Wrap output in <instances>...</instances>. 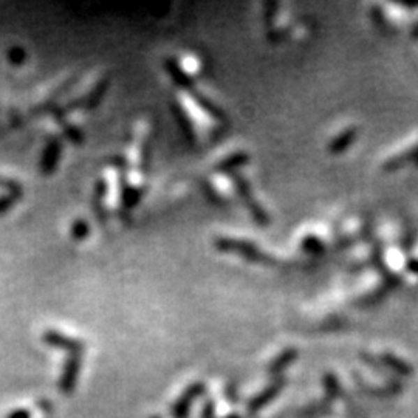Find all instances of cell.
<instances>
[{
	"label": "cell",
	"mask_w": 418,
	"mask_h": 418,
	"mask_svg": "<svg viewBox=\"0 0 418 418\" xmlns=\"http://www.w3.org/2000/svg\"><path fill=\"white\" fill-rule=\"evenodd\" d=\"M216 248L218 251H231L237 253L240 256H245L251 262H265L268 260L264 253H262L256 245H253L248 240H239V239H228V237H218L216 240Z\"/></svg>",
	"instance_id": "1"
},
{
	"label": "cell",
	"mask_w": 418,
	"mask_h": 418,
	"mask_svg": "<svg viewBox=\"0 0 418 418\" xmlns=\"http://www.w3.org/2000/svg\"><path fill=\"white\" fill-rule=\"evenodd\" d=\"M234 181H236L237 185V191L240 197L244 198V202L246 203L248 209H250V212L253 214V217L256 218V221L260 223V225H268V216L265 214V211L260 208V204L256 203V200L253 198V194H251V189H250V185H248V181L245 179H242V177H239L234 174Z\"/></svg>",
	"instance_id": "2"
},
{
	"label": "cell",
	"mask_w": 418,
	"mask_h": 418,
	"mask_svg": "<svg viewBox=\"0 0 418 418\" xmlns=\"http://www.w3.org/2000/svg\"><path fill=\"white\" fill-rule=\"evenodd\" d=\"M246 161H248V155L245 152H237V154L230 155L228 158L222 160L221 163H218L216 169L221 172H225V174H234V171H236V169L242 165H245Z\"/></svg>",
	"instance_id": "3"
},
{
	"label": "cell",
	"mask_w": 418,
	"mask_h": 418,
	"mask_svg": "<svg viewBox=\"0 0 418 418\" xmlns=\"http://www.w3.org/2000/svg\"><path fill=\"white\" fill-rule=\"evenodd\" d=\"M61 154V144L58 141H52V143L48 144L44 158H42V169H44V172H52L54 166H56V158H58V155Z\"/></svg>",
	"instance_id": "4"
},
{
	"label": "cell",
	"mask_w": 418,
	"mask_h": 418,
	"mask_svg": "<svg viewBox=\"0 0 418 418\" xmlns=\"http://www.w3.org/2000/svg\"><path fill=\"white\" fill-rule=\"evenodd\" d=\"M355 135H357V132H355V129H349V130H345L344 133H341V135H339L335 141H333V143H330V146H329V151L331 152V154H338V152H343L344 149L349 146L352 141H353V138H355Z\"/></svg>",
	"instance_id": "5"
},
{
	"label": "cell",
	"mask_w": 418,
	"mask_h": 418,
	"mask_svg": "<svg viewBox=\"0 0 418 418\" xmlns=\"http://www.w3.org/2000/svg\"><path fill=\"white\" fill-rule=\"evenodd\" d=\"M72 234H73V237L77 239V240L86 239L87 234H89V225H87V222L86 221H77V222H75L73 226H72Z\"/></svg>",
	"instance_id": "6"
},
{
	"label": "cell",
	"mask_w": 418,
	"mask_h": 418,
	"mask_svg": "<svg viewBox=\"0 0 418 418\" xmlns=\"http://www.w3.org/2000/svg\"><path fill=\"white\" fill-rule=\"evenodd\" d=\"M8 58H10V61L14 62V64H24V61H25V52H24V48H19V47L11 48L10 52H8Z\"/></svg>",
	"instance_id": "7"
},
{
	"label": "cell",
	"mask_w": 418,
	"mask_h": 418,
	"mask_svg": "<svg viewBox=\"0 0 418 418\" xmlns=\"http://www.w3.org/2000/svg\"><path fill=\"white\" fill-rule=\"evenodd\" d=\"M304 250H307V251H310V253H318L322 248V245H321V242L320 240H316V239H313V237H308L307 240H306V244H304Z\"/></svg>",
	"instance_id": "8"
},
{
	"label": "cell",
	"mask_w": 418,
	"mask_h": 418,
	"mask_svg": "<svg viewBox=\"0 0 418 418\" xmlns=\"http://www.w3.org/2000/svg\"><path fill=\"white\" fill-rule=\"evenodd\" d=\"M14 200H16V198H14V195L0 198V212H3V211H6L8 208H11V204L14 203Z\"/></svg>",
	"instance_id": "9"
}]
</instances>
